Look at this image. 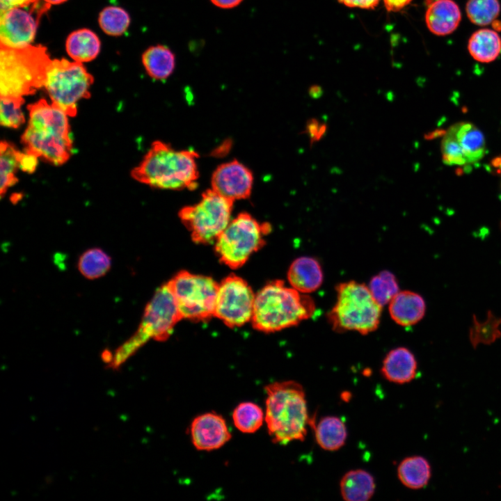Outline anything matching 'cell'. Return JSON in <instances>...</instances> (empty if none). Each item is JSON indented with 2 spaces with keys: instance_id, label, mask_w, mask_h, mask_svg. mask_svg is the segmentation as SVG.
<instances>
[{
  "instance_id": "1",
  "label": "cell",
  "mask_w": 501,
  "mask_h": 501,
  "mask_svg": "<svg viewBox=\"0 0 501 501\" xmlns=\"http://www.w3.org/2000/svg\"><path fill=\"white\" fill-rule=\"evenodd\" d=\"M27 128L22 136L26 151L60 166L72 154V138L67 114L45 100L30 104Z\"/></svg>"
},
{
  "instance_id": "2",
  "label": "cell",
  "mask_w": 501,
  "mask_h": 501,
  "mask_svg": "<svg viewBox=\"0 0 501 501\" xmlns=\"http://www.w3.org/2000/svg\"><path fill=\"white\" fill-rule=\"evenodd\" d=\"M193 150H177L160 141L152 143L131 175L138 182L160 189H194L199 173Z\"/></svg>"
},
{
  "instance_id": "3",
  "label": "cell",
  "mask_w": 501,
  "mask_h": 501,
  "mask_svg": "<svg viewBox=\"0 0 501 501\" xmlns=\"http://www.w3.org/2000/svg\"><path fill=\"white\" fill-rule=\"evenodd\" d=\"M315 310V303L310 295L276 280L255 294L251 322L260 331L273 333L308 320Z\"/></svg>"
},
{
  "instance_id": "4",
  "label": "cell",
  "mask_w": 501,
  "mask_h": 501,
  "mask_svg": "<svg viewBox=\"0 0 501 501\" xmlns=\"http://www.w3.org/2000/svg\"><path fill=\"white\" fill-rule=\"evenodd\" d=\"M265 422L273 443L286 445L303 440L309 422L305 394L294 381L266 385Z\"/></svg>"
},
{
  "instance_id": "5",
  "label": "cell",
  "mask_w": 501,
  "mask_h": 501,
  "mask_svg": "<svg viewBox=\"0 0 501 501\" xmlns=\"http://www.w3.org/2000/svg\"><path fill=\"white\" fill-rule=\"evenodd\" d=\"M182 319L168 283L162 285L146 305L136 332L113 354L110 353V366L120 367L150 340H167Z\"/></svg>"
},
{
  "instance_id": "6",
  "label": "cell",
  "mask_w": 501,
  "mask_h": 501,
  "mask_svg": "<svg viewBox=\"0 0 501 501\" xmlns=\"http://www.w3.org/2000/svg\"><path fill=\"white\" fill-rule=\"evenodd\" d=\"M51 58L42 45L0 48L1 96L23 97L43 87Z\"/></svg>"
},
{
  "instance_id": "7",
  "label": "cell",
  "mask_w": 501,
  "mask_h": 501,
  "mask_svg": "<svg viewBox=\"0 0 501 501\" xmlns=\"http://www.w3.org/2000/svg\"><path fill=\"white\" fill-rule=\"evenodd\" d=\"M381 311L382 306L367 285L349 280L336 287V301L327 319L336 332L356 331L366 335L379 327Z\"/></svg>"
},
{
  "instance_id": "8",
  "label": "cell",
  "mask_w": 501,
  "mask_h": 501,
  "mask_svg": "<svg viewBox=\"0 0 501 501\" xmlns=\"http://www.w3.org/2000/svg\"><path fill=\"white\" fill-rule=\"evenodd\" d=\"M93 77L83 63L65 58L51 60L47 70L43 87L52 103L63 109L68 116L77 113V103L90 97Z\"/></svg>"
},
{
  "instance_id": "9",
  "label": "cell",
  "mask_w": 501,
  "mask_h": 501,
  "mask_svg": "<svg viewBox=\"0 0 501 501\" xmlns=\"http://www.w3.org/2000/svg\"><path fill=\"white\" fill-rule=\"evenodd\" d=\"M269 230L268 223H259L248 213H240L218 236L214 250L223 264L239 268L264 245V236Z\"/></svg>"
},
{
  "instance_id": "10",
  "label": "cell",
  "mask_w": 501,
  "mask_h": 501,
  "mask_svg": "<svg viewBox=\"0 0 501 501\" xmlns=\"http://www.w3.org/2000/svg\"><path fill=\"white\" fill-rule=\"evenodd\" d=\"M233 202L210 189L199 202L182 207L178 215L196 243H214L231 221Z\"/></svg>"
},
{
  "instance_id": "11",
  "label": "cell",
  "mask_w": 501,
  "mask_h": 501,
  "mask_svg": "<svg viewBox=\"0 0 501 501\" xmlns=\"http://www.w3.org/2000/svg\"><path fill=\"white\" fill-rule=\"evenodd\" d=\"M168 284L182 319L197 321L214 317L218 283L212 278L182 271Z\"/></svg>"
},
{
  "instance_id": "12",
  "label": "cell",
  "mask_w": 501,
  "mask_h": 501,
  "mask_svg": "<svg viewBox=\"0 0 501 501\" xmlns=\"http://www.w3.org/2000/svg\"><path fill=\"white\" fill-rule=\"evenodd\" d=\"M255 294L248 283L230 275L218 283L214 317L229 327L251 321Z\"/></svg>"
},
{
  "instance_id": "13",
  "label": "cell",
  "mask_w": 501,
  "mask_h": 501,
  "mask_svg": "<svg viewBox=\"0 0 501 501\" xmlns=\"http://www.w3.org/2000/svg\"><path fill=\"white\" fill-rule=\"evenodd\" d=\"M49 8V5L41 0L30 6L1 10V47L19 49L31 45L39 19Z\"/></svg>"
},
{
  "instance_id": "14",
  "label": "cell",
  "mask_w": 501,
  "mask_h": 501,
  "mask_svg": "<svg viewBox=\"0 0 501 501\" xmlns=\"http://www.w3.org/2000/svg\"><path fill=\"white\" fill-rule=\"evenodd\" d=\"M253 184L251 171L237 160L221 164L212 176V189L232 201L248 198Z\"/></svg>"
},
{
  "instance_id": "15",
  "label": "cell",
  "mask_w": 501,
  "mask_h": 501,
  "mask_svg": "<svg viewBox=\"0 0 501 501\" xmlns=\"http://www.w3.org/2000/svg\"><path fill=\"white\" fill-rule=\"evenodd\" d=\"M193 446L201 451L217 450L231 438V433L224 418L214 412L196 417L190 427Z\"/></svg>"
},
{
  "instance_id": "16",
  "label": "cell",
  "mask_w": 501,
  "mask_h": 501,
  "mask_svg": "<svg viewBox=\"0 0 501 501\" xmlns=\"http://www.w3.org/2000/svg\"><path fill=\"white\" fill-rule=\"evenodd\" d=\"M287 280L291 287L301 293L309 294L322 285V267L314 257H299L290 264L287 271Z\"/></svg>"
},
{
  "instance_id": "17",
  "label": "cell",
  "mask_w": 501,
  "mask_h": 501,
  "mask_svg": "<svg viewBox=\"0 0 501 501\" xmlns=\"http://www.w3.org/2000/svg\"><path fill=\"white\" fill-rule=\"evenodd\" d=\"M392 319L401 326H411L418 323L426 312V303L416 292L399 291L388 303Z\"/></svg>"
},
{
  "instance_id": "18",
  "label": "cell",
  "mask_w": 501,
  "mask_h": 501,
  "mask_svg": "<svg viewBox=\"0 0 501 501\" xmlns=\"http://www.w3.org/2000/svg\"><path fill=\"white\" fill-rule=\"evenodd\" d=\"M461 19L459 6L453 0L431 1L425 13V22L429 30L437 35L452 33Z\"/></svg>"
},
{
  "instance_id": "19",
  "label": "cell",
  "mask_w": 501,
  "mask_h": 501,
  "mask_svg": "<svg viewBox=\"0 0 501 501\" xmlns=\"http://www.w3.org/2000/svg\"><path fill=\"white\" fill-rule=\"evenodd\" d=\"M418 363L413 353L406 347H397L385 356L381 367L383 376L390 382L404 384L417 375Z\"/></svg>"
},
{
  "instance_id": "20",
  "label": "cell",
  "mask_w": 501,
  "mask_h": 501,
  "mask_svg": "<svg viewBox=\"0 0 501 501\" xmlns=\"http://www.w3.org/2000/svg\"><path fill=\"white\" fill-rule=\"evenodd\" d=\"M100 47L101 42L96 33L85 28L72 32L65 42L69 56L81 63L94 60L98 56Z\"/></svg>"
},
{
  "instance_id": "21",
  "label": "cell",
  "mask_w": 501,
  "mask_h": 501,
  "mask_svg": "<svg viewBox=\"0 0 501 501\" xmlns=\"http://www.w3.org/2000/svg\"><path fill=\"white\" fill-rule=\"evenodd\" d=\"M462 149L467 164L480 161L486 148L483 133L472 123L458 122L451 126Z\"/></svg>"
},
{
  "instance_id": "22",
  "label": "cell",
  "mask_w": 501,
  "mask_h": 501,
  "mask_svg": "<svg viewBox=\"0 0 501 501\" xmlns=\"http://www.w3.org/2000/svg\"><path fill=\"white\" fill-rule=\"evenodd\" d=\"M340 493L346 501H367L375 491V482L372 475L363 470L347 472L340 483Z\"/></svg>"
},
{
  "instance_id": "23",
  "label": "cell",
  "mask_w": 501,
  "mask_h": 501,
  "mask_svg": "<svg viewBox=\"0 0 501 501\" xmlns=\"http://www.w3.org/2000/svg\"><path fill=\"white\" fill-rule=\"evenodd\" d=\"M468 49L471 56L477 61L492 62L501 52V38L494 30L479 29L470 37Z\"/></svg>"
},
{
  "instance_id": "24",
  "label": "cell",
  "mask_w": 501,
  "mask_h": 501,
  "mask_svg": "<svg viewBox=\"0 0 501 501\" xmlns=\"http://www.w3.org/2000/svg\"><path fill=\"white\" fill-rule=\"evenodd\" d=\"M142 63L148 75L157 80L167 79L173 72L175 57L164 45L150 47L142 55Z\"/></svg>"
},
{
  "instance_id": "25",
  "label": "cell",
  "mask_w": 501,
  "mask_h": 501,
  "mask_svg": "<svg viewBox=\"0 0 501 501\" xmlns=\"http://www.w3.org/2000/svg\"><path fill=\"white\" fill-rule=\"evenodd\" d=\"M397 476L407 488L420 489L427 486L431 477V468L425 458L420 456H409L399 463Z\"/></svg>"
},
{
  "instance_id": "26",
  "label": "cell",
  "mask_w": 501,
  "mask_h": 501,
  "mask_svg": "<svg viewBox=\"0 0 501 501\" xmlns=\"http://www.w3.org/2000/svg\"><path fill=\"white\" fill-rule=\"evenodd\" d=\"M344 423L337 417L327 416L319 420L315 427V439L324 450L335 451L340 449L347 439Z\"/></svg>"
},
{
  "instance_id": "27",
  "label": "cell",
  "mask_w": 501,
  "mask_h": 501,
  "mask_svg": "<svg viewBox=\"0 0 501 501\" xmlns=\"http://www.w3.org/2000/svg\"><path fill=\"white\" fill-rule=\"evenodd\" d=\"M111 263V257L106 251L99 247H93L81 254L77 268L84 278L95 280L105 276L109 271Z\"/></svg>"
},
{
  "instance_id": "28",
  "label": "cell",
  "mask_w": 501,
  "mask_h": 501,
  "mask_svg": "<svg viewBox=\"0 0 501 501\" xmlns=\"http://www.w3.org/2000/svg\"><path fill=\"white\" fill-rule=\"evenodd\" d=\"M232 420L239 431L245 434H253L263 424L265 414L257 404L246 401L239 404L234 409Z\"/></svg>"
},
{
  "instance_id": "29",
  "label": "cell",
  "mask_w": 501,
  "mask_h": 501,
  "mask_svg": "<svg viewBox=\"0 0 501 501\" xmlns=\"http://www.w3.org/2000/svg\"><path fill=\"white\" fill-rule=\"evenodd\" d=\"M1 196L6 192L7 189L14 185L17 179L15 176L17 168H19L20 151L14 145L2 141L1 143Z\"/></svg>"
},
{
  "instance_id": "30",
  "label": "cell",
  "mask_w": 501,
  "mask_h": 501,
  "mask_svg": "<svg viewBox=\"0 0 501 501\" xmlns=\"http://www.w3.org/2000/svg\"><path fill=\"white\" fill-rule=\"evenodd\" d=\"M98 22L102 30L106 34L118 36L123 34L130 24L127 12L119 6L105 7L100 13Z\"/></svg>"
},
{
  "instance_id": "31",
  "label": "cell",
  "mask_w": 501,
  "mask_h": 501,
  "mask_svg": "<svg viewBox=\"0 0 501 501\" xmlns=\"http://www.w3.org/2000/svg\"><path fill=\"white\" fill-rule=\"evenodd\" d=\"M374 299L383 307L399 292L395 276L383 271L374 276L367 285Z\"/></svg>"
},
{
  "instance_id": "32",
  "label": "cell",
  "mask_w": 501,
  "mask_h": 501,
  "mask_svg": "<svg viewBox=\"0 0 501 501\" xmlns=\"http://www.w3.org/2000/svg\"><path fill=\"white\" fill-rule=\"evenodd\" d=\"M466 11L470 22L478 26L493 22L500 12L498 0H468Z\"/></svg>"
},
{
  "instance_id": "33",
  "label": "cell",
  "mask_w": 501,
  "mask_h": 501,
  "mask_svg": "<svg viewBox=\"0 0 501 501\" xmlns=\"http://www.w3.org/2000/svg\"><path fill=\"white\" fill-rule=\"evenodd\" d=\"M23 97L1 96L0 122L9 128H18L24 122V116L21 109Z\"/></svg>"
},
{
  "instance_id": "34",
  "label": "cell",
  "mask_w": 501,
  "mask_h": 501,
  "mask_svg": "<svg viewBox=\"0 0 501 501\" xmlns=\"http://www.w3.org/2000/svg\"><path fill=\"white\" fill-rule=\"evenodd\" d=\"M443 162L448 166L468 164L462 149L451 127L443 132L440 146Z\"/></svg>"
},
{
  "instance_id": "35",
  "label": "cell",
  "mask_w": 501,
  "mask_h": 501,
  "mask_svg": "<svg viewBox=\"0 0 501 501\" xmlns=\"http://www.w3.org/2000/svg\"><path fill=\"white\" fill-rule=\"evenodd\" d=\"M492 319L490 318L483 324H475L471 329L470 338L473 347L475 348L479 344H491L500 337L499 322H496L495 319L494 321Z\"/></svg>"
},
{
  "instance_id": "36",
  "label": "cell",
  "mask_w": 501,
  "mask_h": 501,
  "mask_svg": "<svg viewBox=\"0 0 501 501\" xmlns=\"http://www.w3.org/2000/svg\"><path fill=\"white\" fill-rule=\"evenodd\" d=\"M38 157L28 152H21L19 168L24 172L33 173L38 164Z\"/></svg>"
},
{
  "instance_id": "37",
  "label": "cell",
  "mask_w": 501,
  "mask_h": 501,
  "mask_svg": "<svg viewBox=\"0 0 501 501\" xmlns=\"http://www.w3.org/2000/svg\"><path fill=\"white\" fill-rule=\"evenodd\" d=\"M340 3L351 8L373 9L381 0H337Z\"/></svg>"
},
{
  "instance_id": "38",
  "label": "cell",
  "mask_w": 501,
  "mask_h": 501,
  "mask_svg": "<svg viewBox=\"0 0 501 501\" xmlns=\"http://www.w3.org/2000/svg\"><path fill=\"white\" fill-rule=\"evenodd\" d=\"M41 0H0L1 10L14 7H27L38 3Z\"/></svg>"
},
{
  "instance_id": "39",
  "label": "cell",
  "mask_w": 501,
  "mask_h": 501,
  "mask_svg": "<svg viewBox=\"0 0 501 501\" xmlns=\"http://www.w3.org/2000/svg\"><path fill=\"white\" fill-rule=\"evenodd\" d=\"M386 10L397 12L408 6L413 0H383Z\"/></svg>"
},
{
  "instance_id": "40",
  "label": "cell",
  "mask_w": 501,
  "mask_h": 501,
  "mask_svg": "<svg viewBox=\"0 0 501 501\" xmlns=\"http://www.w3.org/2000/svg\"><path fill=\"white\" fill-rule=\"evenodd\" d=\"M213 4L221 8H232L238 6L242 0H210Z\"/></svg>"
},
{
  "instance_id": "41",
  "label": "cell",
  "mask_w": 501,
  "mask_h": 501,
  "mask_svg": "<svg viewBox=\"0 0 501 501\" xmlns=\"http://www.w3.org/2000/svg\"><path fill=\"white\" fill-rule=\"evenodd\" d=\"M308 133L309 134L311 138H316L319 132V127L318 126V122L314 119H312L307 124Z\"/></svg>"
},
{
  "instance_id": "42",
  "label": "cell",
  "mask_w": 501,
  "mask_h": 501,
  "mask_svg": "<svg viewBox=\"0 0 501 501\" xmlns=\"http://www.w3.org/2000/svg\"><path fill=\"white\" fill-rule=\"evenodd\" d=\"M310 95L312 98H319L321 95V90L318 87L312 88L310 91Z\"/></svg>"
},
{
  "instance_id": "43",
  "label": "cell",
  "mask_w": 501,
  "mask_h": 501,
  "mask_svg": "<svg viewBox=\"0 0 501 501\" xmlns=\"http://www.w3.org/2000/svg\"><path fill=\"white\" fill-rule=\"evenodd\" d=\"M42 1L51 6L52 5L61 4V3L66 1L67 0H42Z\"/></svg>"
}]
</instances>
